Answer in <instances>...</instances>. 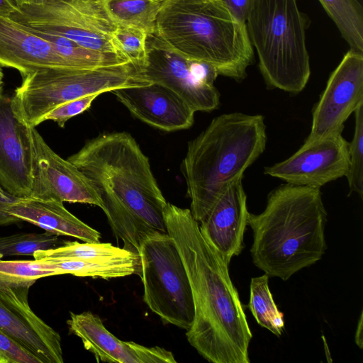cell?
<instances>
[{"label":"cell","mask_w":363,"mask_h":363,"mask_svg":"<svg viewBox=\"0 0 363 363\" xmlns=\"http://www.w3.org/2000/svg\"><path fill=\"white\" fill-rule=\"evenodd\" d=\"M38 167L35 198L91 204L103 203L88 178L72 162L55 152L35 127L30 128Z\"/></svg>","instance_id":"obj_15"},{"label":"cell","mask_w":363,"mask_h":363,"mask_svg":"<svg viewBox=\"0 0 363 363\" xmlns=\"http://www.w3.org/2000/svg\"><path fill=\"white\" fill-rule=\"evenodd\" d=\"M155 34L182 55L238 82L254 61L246 23L218 0H164Z\"/></svg>","instance_id":"obj_5"},{"label":"cell","mask_w":363,"mask_h":363,"mask_svg":"<svg viewBox=\"0 0 363 363\" xmlns=\"http://www.w3.org/2000/svg\"><path fill=\"white\" fill-rule=\"evenodd\" d=\"M164 218L190 281L194 318L189 344L212 363H250L252 335L228 264L202 234L190 209L167 203Z\"/></svg>","instance_id":"obj_1"},{"label":"cell","mask_w":363,"mask_h":363,"mask_svg":"<svg viewBox=\"0 0 363 363\" xmlns=\"http://www.w3.org/2000/svg\"><path fill=\"white\" fill-rule=\"evenodd\" d=\"M90 181L103 203L114 235L124 249L138 253L142 242L167 233V204L148 157L126 132L104 133L67 158Z\"/></svg>","instance_id":"obj_2"},{"label":"cell","mask_w":363,"mask_h":363,"mask_svg":"<svg viewBox=\"0 0 363 363\" xmlns=\"http://www.w3.org/2000/svg\"><path fill=\"white\" fill-rule=\"evenodd\" d=\"M0 66L22 76L36 70L74 68L46 40L11 18L0 17Z\"/></svg>","instance_id":"obj_19"},{"label":"cell","mask_w":363,"mask_h":363,"mask_svg":"<svg viewBox=\"0 0 363 363\" xmlns=\"http://www.w3.org/2000/svg\"><path fill=\"white\" fill-rule=\"evenodd\" d=\"M362 319L363 318H362V312L361 314H360V316H359V319L358 320L357 330H356L355 336H354L355 343L357 344V345L360 349H362V345H363V339H362V329H363L362 325H363V323H362Z\"/></svg>","instance_id":"obj_35"},{"label":"cell","mask_w":363,"mask_h":363,"mask_svg":"<svg viewBox=\"0 0 363 363\" xmlns=\"http://www.w3.org/2000/svg\"><path fill=\"white\" fill-rule=\"evenodd\" d=\"M130 113L157 129L172 132L190 128L195 111L169 89L155 83L111 91Z\"/></svg>","instance_id":"obj_18"},{"label":"cell","mask_w":363,"mask_h":363,"mask_svg":"<svg viewBox=\"0 0 363 363\" xmlns=\"http://www.w3.org/2000/svg\"><path fill=\"white\" fill-rule=\"evenodd\" d=\"M2 67L0 66V85L2 84L3 82V77H4V72L2 71Z\"/></svg>","instance_id":"obj_38"},{"label":"cell","mask_w":363,"mask_h":363,"mask_svg":"<svg viewBox=\"0 0 363 363\" xmlns=\"http://www.w3.org/2000/svg\"><path fill=\"white\" fill-rule=\"evenodd\" d=\"M0 363H9V361L1 354H0Z\"/></svg>","instance_id":"obj_37"},{"label":"cell","mask_w":363,"mask_h":363,"mask_svg":"<svg viewBox=\"0 0 363 363\" xmlns=\"http://www.w3.org/2000/svg\"><path fill=\"white\" fill-rule=\"evenodd\" d=\"M20 6L22 5H39L48 3L52 0H15Z\"/></svg>","instance_id":"obj_36"},{"label":"cell","mask_w":363,"mask_h":363,"mask_svg":"<svg viewBox=\"0 0 363 363\" xmlns=\"http://www.w3.org/2000/svg\"><path fill=\"white\" fill-rule=\"evenodd\" d=\"M19 10V6L15 0H0V17L10 18Z\"/></svg>","instance_id":"obj_34"},{"label":"cell","mask_w":363,"mask_h":363,"mask_svg":"<svg viewBox=\"0 0 363 363\" xmlns=\"http://www.w3.org/2000/svg\"><path fill=\"white\" fill-rule=\"evenodd\" d=\"M363 104V52L350 49L331 73L312 113L305 141L342 133L344 123Z\"/></svg>","instance_id":"obj_13"},{"label":"cell","mask_w":363,"mask_h":363,"mask_svg":"<svg viewBox=\"0 0 363 363\" xmlns=\"http://www.w3.org/2000/svg\"><path fill=\"white\" fill-rule=\"evenodd\" d=\"M320 188L281 184L271 191L264 210L249 213L254 264L268 276L286 281L319 261L327 245V222Z\"/></svg>","instance_id":"obj_3"},{"label":"cell","mask_w":363,"mask_h":363,"mask_svg":"<svg viewBox=\"0 0 363 363\" xmlns=\"http://www.w3.org/2000/svg\"><path fill=\"white\" fill-rule=\"evenodd\" d=\"M146 58L138 68L140 78L162 85L181 97L195 112H210L220 104V94L214 86L216 69L176 51L155 33L147 38Z\"/></svg>","instance_id":"obj_10"},{"label":"cell","mask_w":363,"mask_h":363,"mask_svg":"<svg viewBox=\"0 0 363 363\" xmlns=\"http://www.w3.org/2000/svg\"><path fill=\"white\" fill-rule=\"evenodd\" d=\"M143 301L164 322L188 330L194 306L190 281L177 247L168 233L147 236L138 250Z\"/></svg>","instance_id":"obj_8"},{"label":"cell","mask_w":363,"mask_h":363,"mask_svg":"<svg viewBox=\"0 0 363 363\" xmlns=\"http://www.w3.org/2000/svg\"><path fill=\"white\" fill-rule=\"evenodd\" d=\"M30 28L69 38L88 49L116 55L113 40L117 24L102 0H52L39 5H22L11 17ZM129 62V61H128Z\"/></svg>","instance_id":"obj_9"},{"label":"cell","mask_w":363,"mask_h":363,"mask_svg":"<svg viewBox=\"0 0 363 363\" xmlns=\"http://www.w3.org/2000/svg\"><path fill=\"white\" fill-rule=\"evenodd\" d=\"M263 116L240 112L214 118L188 143L182 164L191 200L190 211L199 223L233 182L265 150L267 136Z\"/></svg>","instance_id":"obj_4"},{"label":"cell","mask_w":363,"mask_h":363,"mask_svg":"<svg viewBox=\"0 0 363 363\" xmlns=\"http://www.w3.org/2000/svg\"><path fill=\"white\" fill-rule=\"evenodd\" d=\"M147 36L141 29L123 26H118L113 35L119 52L137 68L145 63Z\"/></svg>","instance_id":"obj_29"},{"label":"cell","mask_w":363,"mask_h":363,"mask_svg":"<svg viewBox=\"0 0 363 363\" xmlns=\"http://www.w3.org/2000/svg\"><path fill=\"white\" fill-rule=\"evenodd\" d=\"M7 212L19 220L28 222L51 234L66 235L86 242H97L101 233L84 223L63 205L52 199H16Z\"/></svg>","instance_id":"obj_20"},{"label":"cell","mask_w":363,"mask_h":363,"mask_svg":"<svg viewBox=\"0 0 363 363\" xmlns=\"http://www.w3.org/2000/svg\"><path fill=\"white\" fill-rule=\"evenodd\" d=\"M29 289H0V330L43 363H63L61 337L31 309Z\"/></svg>","instance_id":"obj_14"},{"label":"cell","mask_w":363,"mask_h":363,"mask_svg":"<svg viewBox=\"0 0 363 363\" xmlns=\"http://www.w3.org/2000/svg\"><path fill=\"white\" fill-rule=\"evenodd\" d=\"M164 0H102L117 26H132L147 35L155 33L157 15Z\"/></svg>","instance_id":"obj_21"},{"label":"cell","mask_w":363,"mask_h":363,"mask_svg":"<svg viewBox=\"0 0 363 363\" xmlns=\"http://www.w3.org/2000/svg\"><path fill=\"white\" fill-rule=\"evenodd\" d=\"M0 193L6 194L0 186ZM9 195V194H8Z\"/></svg>","instance_id":"obj_39"},{"label":"cell","mask_w":363,"mask_h":363,"mask_svg":"<svg viewBox=\"0 0 363 363\" xmlns=\"http://www.w3.org/2000/svg\"><path fill=\"white\" fill-rule=\"evenodd\" d=\"M249 211L242 178L230 183L199 222L202 234L229 264L244 248Z\"/></svg>","instance_id":"obj_17"},{"label":"cell","mask_w":363,"mask_h":363,"mask_svg":"<svg viewBox=\"0 0 363 363\" xmlns=\"http://www.w3.org/2000/svg\"><path fill=\"white\" fill-rule=\"evenodd\" d=\"M130 252L113 246L111 243L65 242L62 246L35 251V259H50L66 257H111L125 255Z\"/></svg>","instance_id":"obj_26"},{"label":"cell","mask_w":363,"mask_h":363,"mask_svg":"<svg viewBox=\"0 0 363 363\" xmlns=\"http://www.w3.org/2000/svg\"><path fill=\"white\" fill-rule=\"evenodd\" d=\"M0 354L9 363H43L31 353L0 330Z\"/></svg>","instance_id":"obj_31"},{"label":"cell","mask_w":363,"mask_h":363,"mask_svg":"<svg viewBox=\"0 0 363 363\" xmlns=\"http://www.w3.org/2000/svg\"><path fill=\"white\" fill-rule=\"evenodd\" d=\"M22 77L12 105L18 118L30 128L43 123L48 112L66 102L150 84L139 77L138 68L130 62L91 69H44Z\"/></svg>","instance_id":"obj_7"},{"label":"cell","mask_w":363,"mask_h":363,"mask_svg":"<svg viewBox=\"0 0 363 363\" xmlns=\"http://www.w3.org/2000/svg\"><path fill=\"white\" fill-rule=\"evenodd\" d=\"M69 331L79 337L97 362L110 363H176L173 354L160 347H146L117 338L101 318L90 311L70 313Z\"/></svg>","instance_id":"obj_16"},{"label":"cell","mask_w":363,"mask_h":363,"mask_svg":"<svg viewBox=\"0 0 363 363\" xmlns=\"http://www.w3.org/2000/svg\"><path fill=\"white\" fill-rule=\"evenodd\" d=\"M247 307L260 326L276 336L282 334L284 329V315L274 303L267 274L251 279Z\"/></svg>","instance_id":"obj_24"},{"label":"cell","mask_w":363,"mask_h":363,"mask_svg":"<svg viewBox=\"0 0 363 363\" xmlns=\"http://www.w3.org/2000/svg\"><path fill=\"white\" fill-rule=\"evenodd\" d=\"M350 49L363 52V7L358 0H318Z\"/></svg>","instance_id":"obj_23"},{"label":"cell","mask_w":363,"mask_h":363,"mask_svg":"<svg viewBox=\"0 0 363 363\" xmlns=\"http://www.w3.org/2000/svg\"><path fill=\"white\" fill-rule=\"evenodd\" d=\"M348 145L342 133L305 141L286 160L264 167V174L288 184L320 188L347 174Z\"/></svg>","instance_id":"obj_12"},{"label":"cell","mask_w":363,"mask_h":363,"mask_svg":"<svg viewBox=\"0 0 363 363\" xmlns=\"http://www.w3.org/2000/svg\"><path fill=\"white\" fill-rule=\"evenodd\" d=\"M354 131L348 145L349 169L345 175L350 194L356 193L363 196V104L354 111Z\"/></svg>","instance_id":"obj_28"},{"label":"cell","mask_w":363,"mask_h":363,"mask_svg":"<svg viewBox=\"0 0 363 363\" xmlns=\"http://www.w3.org/2000/svg\"><path fill=\"white\" fill-rule=\"evenodd\" d=\"M59 236L48 232L43 233H17L0 237V255L33 256L37 250L55 247Z\"/></svg>","instance_id":"obj_27"},{"label":"cell","mask_w":363,"mask_h":363,"mask_svg":"<svg viewBox=\"0 0 363 363\" xmlns=\"http://www.w3.org/2000/svg\"><path fill=\"white\" fill-rule=\"evenodd\" d=\"M218 1L222 2L240 22L246 23V20L252 0Z\"/></svg>","instance_id":"obj_32"},{"label":"cell","mask_w":363,"mask_h":363,"mask_svg":"<svg viewBox=\"0 0 363 363\" xmlns=\"http://www.w3.org/2000/svg\"><path fill=\"white\" fill-rule=\"evenodd\" d=\"M16 199V198L12 197L7 194L0 193V225H9L20 221L7 212L9 206Z\"/></svg>","instance_id":"obj_33"},{"label":"cell","mask_w":363,"mask_h":363,"mask_svg":"<svg viewBox=\"0 0 363 363\" xmlns=\"http://www.w3.org/2000/svg\"><path fill=\"white\" fill-rule=\"evenodd\" d=\"M28 28L48 41L56 52L74 68L91 69L130 62L114 54L88 49L62 35Z\"/></svg>","instance_id":"obj_22"},{"label":"cell","mask_w":363,"mask_h":363,"mask_svg":"<svg viewBox=\"0 0 363 363\" xmlns=\"http://www.w3.org/2000/svg\"><path fill=\"white\" fill-rule=\"evenodd\" d=\"M98 96V94L89 95L62 104L48 112L42 121L51 120L63 128L69 118L87 110Z\"/></svg>","instance_id":"obj_30"},{"label":"cell","mask_w":363,"mask_h":363,"mask_svg":"<svg viewBox=\"0 0 363 363\" xmlns=\"http://www.w3.org/2000/svg\"><path fill=\"white\" fill-rule=\"evenodd\" d=\"M30 128L0 85V186L16 199L37 196L38 167Z\"/></svg>","instance_id":"obj_11"},{"label":"cell","mask_w":363,"mask_h":363,"mask_svg":"<svg viewBox=\"0 0 363 363\" xmlns=\"http://www.w3.org/2000/svg\"><path fill=\"white\" fill-rule=\"evenodd\" d=\"M311 23L296 0H252L246 26L268 88L297 94L311 76L306 31Z\"/></svg>","instance_id":"obj_6"},{"label":"cell","mask_w":363,"mask_h":363,"mask_svg":"<svg viewBox=\"0 0 363 363\" xmlns=\"http://www.w3.org/2000/svg\"><path fill=\"white\" fill-rule=\"evenodd\" d=\"M55 275L58 273L48 260H6L0 255V289L30 287L38 279Z\"/></svg>","instance_id":"obj_25"}]
</instances>
